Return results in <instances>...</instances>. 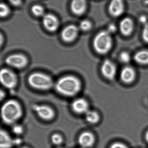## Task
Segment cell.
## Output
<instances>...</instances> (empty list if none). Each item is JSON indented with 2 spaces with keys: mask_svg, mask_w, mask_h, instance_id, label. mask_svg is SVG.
<instances>
[{
  "mask_svg": "<svg viewBox=\"0 0 148 148\" xmlns=\"http://www.w3.org/2000/svg\"><path fill=\"white\" fill-rule=\"evenodd\" d=\"M81 88V83L78 78L67 75L60 78L55 84L56 91L66 97H73L77 94Z\"/></svg>",
  "mask_w": 148,
  "mask_h": 148,
  "instance_id": "6da1fadb",
  "label": "cell"
},
{
  "mask_svg": "<svg viewBox=\"0 0 148 148\" xmlns=\"http://www.w3.org/2000/svg\"><path fill=\"white\" fill-rule=\"evenodd\" d=\"M23 115V110L17 100L10 99L4 103L1 109V116L5 123L14 125Z\"/></svg>",
  "mask_w": 148,
  "mask_h": 148,
  "instance_id": "7a4b0ae2",
  "label": "cell"
},
{
  "mask_svg": "<svg viewBox=\"0 0 148 148\" xmlns=\"http://www.w3.org/2000/svg\"><path fill=\"white\" fill-rule=\"evenodd\" d=\"M28 82L32 87L41 90H50L53 86L52 78L47 74L42 73H32L28 77Z\"/></svg>",
  "mask_w": 148,
  "mask_h": 148,
  "instance_id": "3957f363",
  "label": "cell"
},
{
  "mask_svg": "<svg viewBox=\"0 0 148 148\" xmlns=\"http://www.w3.org/2000/svg\"><path fill=\"white\" fill-rule=\"evenodd\" d=\"M112 40L108 31H102L97 34L93 40L95 51L99 54H106L110 50Z\"/></svg>",
  "mask_w": 148,
  "mask_h": 148,
  "instance_id": "277c9868",
  "label": "cell"
},
{
  "mask_svg": "<svg viewBox=\"0 0 148 148\" xmlns=\"http://www.w3.org/2000/svg\"><path fill=\"white\" fill-rule=\"evenodd\" d=\"M1 84L7 89H14L18 84L17 75L12 71L7 68L1 69L0 73Z\"/></svg>",
  "mask_w": 148,
  "mask_h": 148,
  "instance_id": "5b68a950",
  "label": "cell"
},
{
  "mask_svg": "<svg viewBox=\"0 0 148 148\" xmlns=\"http://www.w3.org/2000/svg\"><path fill=\"white\" fill-rule=\"evenodd\" d=\"M5 63L11 67L16 69H22L27 65L28 60L25 55L17 53L8 56L6 59Z\"/></svg>",
  "mask_w": 148,
  "mask_h": 148,
  "instance_id": "8992f818",
  "label": "cell"
},
{
  "mask_svg": "<svg viewBox=\"0 0 148 148\" xmlns=\"http://www.w3.org/2000/svg\"><path fill=\"white\" fill-rule=\"evenodd\" d=\"M33 109L39 117L45 120H51L55 116V112L51 107L44 105H34Z\"/></svg>",
  "mask_w": 148,
  "mask_h": 148,
  "instance_id": "52a82bcc",
  "label": "cell"
},
{
  "mask_svg": "<svg viewBox=\"0 0 148 148\" xmlns=\"http://www.w3.org/2000/svg\"><path fill=\"white\" fill-rule=\"evenodd\" d=\"M42 22L45 28L49 32H55L59 26V21L58 18L51 14H45L43 17Z\"/></svg>",
  "mask_w": 148,
  "mask_h": 148,
  "instance_id": "ba28073f",
  "label": "cell"
},
{
  "mask_svg": "<svg viewBox=\"0 0 148 148\" xmlns=\"http://www.w3.org/2000/svg\"><path fill=\"white\" fill-rule=\"evenodd\" d=\"M78 32V27L74 25H69L63 29L61 32V38L65 42H72L77 38Z\"/></svg>",
  "mask_w": 148,
  "mask_h": 148,
  "instance_id": "9c48e42d",
  "label": "cell"
},
{
  "mask_svg": "<svg viewBox=\"0 0 148 148\" xmlns=\"http://www.w3.org/2000/svg\"><path fill=\"white\" fill-rule=\"evenodd\" d=\"M101 72L105 77L110 80H112L116 76V68L112 61L107 60L103 63L101 67Z\"/></svg>",
  "mask_w": 148,
  "mask_h": 148,
  "instance_id": "30bf717a",
  "label": "cell"
},
{
  "mask_svg": "<svg viewBox=\"0 0 148 148\" xmlns=\"http://www.w3.org/2000/svg\"><path fill=\"white\" fill-rule=\"evenodd\" d=\"M124 11L123 0H111L109 7V11L113 17L120 16Z\"/></svg>",
  "mask_w": 148,
  "mask_h": 148,
  "instance_id": "8fae6325",
  "label": "cell"
},
{
  "mask_svg": "<svg viewBox=\"0 0 148 148\" xmlns=\"http://www.w3.org/2000/svg\"><path fill=\"white\" fill-rule=\"evenodd\" d=\"M72 109L77 114H85L89 110V104L86 99L79 98L75 99L71 104Z\"/></svg>",
  "mask_w": 148,
  "mask_h": 148,
  "instance_id": "7c38bea8",
  "label": "cell"
},
{
  "mask_svg": "<svg viewBox=\"0 0 148 148\" xmlns=\"http://www.w3.org/2000/svg\"><path fill=\"white\" fill-rule=\"evenodd\" d=\"M94 142V135L89 132H84L81 133L79 137V143L83 148H89L92 147Z\"/></svg>",
  "mask_w": 148,
  "mask_h": 148,
  "instance_id": "4fadbf2b",
  "label": "cell"
},
{
  "mask_svg": "<svg viewBox=\"0 0 148 148\" xmlns=\"http://www.w3.org/2000/svg\"><path fill=\"white\" fill-rule=\"evenodd\" d=\"M87 8L86 0H72L71 8L75 14L80 15L84 13Z\"/></svg>",
  "mask_w": 148,
  "mask_h": 148,
  "instance_id": "5bb4252c",
  "label": "cell"
},
{
  "mask_svg": "<svg viewBox=\"0 0 148 148\" xmlns=\"http://www.w3.org/2000/svg\"><path fill=\"white\" fill-rule=\"evenodd\" d=\"M136 77L135 70L130 66L125 67L121 73V78L124 83L130 84L134 81Z\"/></svg>",
  "mask_w": 148,
  "mask_h": 148,
  "instance_id": "9a60e30c",
  "label": "cell"
},
{
  "mask_svg": "<svg viewBox=\"0 0 148 148\" xmlns=\"http://www.w3.org/2000/svg\"><path fill=\"white\" fill-rule=\"evenodd\" d=\"M120 32L123 35L128 36L132 32L133 23L130 18H125L120 22L119 25Z\"/></svg>",
  "mask_w": 148,
  "mask_h": 148,
  "instance_id": "2e32d148",
  "label": "cell"
},
{
  "mask_svg": "<svg viewBox=\"0 0 148 148\" xmlns=\"http://www.w3.org/2000/svg\"><path fill=\"white\" fill-rule=\"evenodd\" d=\"M1 147V148H9L14 144V140L12 139L8 132L4 130H1L0 132Z\"/></svg>",
  "mask_w": 148,
  "mask_h": 148,
  "instance_id": "e0dca14e",
  "label": "cell"
},
{
  "mask_svg": "<svg viewBox=\"0 0 148 148\" xmlns=\"http://www.w3.org/2000/svg\"><path fill=\"white\" fill-rule=\"evenodd\" d=\"M134 59L138 63L142 64H148V51H140L134 56Z\"/></svg>",
  "mask_w": 148,
  "mask_h": 148,
  "instance_id": "ac0fdd59",
  "label": "cell"
},
{
  "mask_svg": "<svg viewBox=\"0 0 148 148\" xmlns=\"http://www.w3.org/2000/svg\"><path fill=\"white\" fill-rule=\"evenodd\" d=\"M85 118L88 123L95 124L97 123L99 120V116L97 112L89 110L85 113Z\"/></svg>",
  "mask_w": 148,
  "mask_h": 148,
  "instance_id": "d6986e66",
  "label": "cell"
},
{
  "mask_svg": "<svg viewBox=\"0 0 148 148\" xmlns=\"http://www.w3.org/2000/svg\"><path fill=\"white\" fill-rule=\"evenodd\" d=\"M33 14L37 17H43L45 15L44 8L40 5H35L32 7Z\"/></svg>",
  "mask_w": 148,
  "mask_h": 148,
  "instance_id": "ffe728a7",
  "label": "cell"
},
{
  "mask_svg": "<svg viewBox=\"0 0 148 148\" xmlns=\"http://www.w3.org/2000/svg\"><path fill=\"white\" fill-rule=\"evenodd\" d=\"M10 9L8 6L4 3H1L0 6V15L2 18L6 17L10 13Z\"/></svg>",
  "mask_w": 148,
  "mask_h": 148,
  "instance_id": "44dd1931",
  "label": "cell"
},
{
  "mask_svg": "<svg viewBox=\"0 0 148 148\" xmlns=\"http://www.w3.org/2000/svg\"><path fill=\"white\" fill-rule=\"evenodd\" d=\"M92 24L90 21L87 20H84L80 22L79 25V28L83 31H88L91 29Z\"/></svg>",
  "mask_w": 148,
  "mask_h": 148,
  "instance_id": "7402d4cb",
  "label": "cell"
},
{
  "mask_svg": "<svg viewBox=\"0 0 148 148\" xmlns=\"http://www.w3.org/2000/svg\"><path fill=\"white\" fill-rule=\"evenodd\" d=\"M51 141L55 145H60L63 142V138L61 135L56 133L52 136Z\"/></svg>",
  "mask_w": 148,
  "mask_h": 148,
  "instance_id": "603a6c76",
  "label": "cell"
},
{
  "mask_svg": "<svg viewBox=\"0 0 148 148\" xmlns=\"http://www.w3.org/2000/svg\"><path fill=\"white\" fill-rule=\"evenodd\" d=\"M12 130L13 132L16 135H21L23 132V128L20 125L14 124L13 125Z\"/></svg>",
  "mask_w": 148,
  "mask_h": 148,
  "instance_id": "cb8c5ba5",
  "label": "cell"
},
{
  "mask_svg": "<svg viewBox=\"0 0 148 148\" xmlns=\"http://www.w3.org/2000/svg\"><path fill=\"white\" fill-rule=\"evenodd\" d=\"M120 59L123 63H128L130 60V56L127 52H123L120 54Z\"/></svg>",
  "mask_w": 148,
  "mask_h": 148,
  "instance_id": "d4e9b609",
  "label": "cell"
},
{
  "mask_svg": "<svg viewBox=\"0 0 148 148\" xmlns=\"http://www.w3.org/2000/svg\"><path fill=\"white\" fill-rule=\"evenodd\" d=\"M143 38L145 42L148 43V24L144 25L143 31Z\"/></svg>",
  "mask_w": 148,
  "mask_h": 148,
  "instance_id": "484cf974",
  "label": "cell"
},
{
  "mask_svg": "<svg viewBox=\"0 0 148 148\" xmlns=\"http://www.w3.org/2000/svg\"><path fill=\"white\" fill-rule=\"evenodd\" d=\"M110 148H128L124 144L120 143H116L113 144Z\"/></svg>",
  "mask_w": 148,
  "mask_h": 148,
  "instance_id": "4316f807",
  "label": "cell"
},
{
  "mask_svg": "<svg viewBox=\"0 0 148 148\" xmlns=\"http://www.w3.org/2000/svg\"><path fill=\"white\" fill-rule=\"evenodd\" d=\"M10 3L13 5L18 6L20 5L22 2V0H8Z\"/></svg>",
  "mask_w": 148,
  "mask_h": 148,
  "instance_id": "83f0119b",
  "label": "cell"
},
{
  "mask_svg": "<svg viewBox=\"0 0 148 148\" xmlns=\"http://www.w3.org/2000/svg\"><path fill=\"white\" fill-rule=\"evenodd\" d=\"M116 26L114 25V24H111L109 25V27H108V32L110 33H112L115 32L116 31Z\"/></svg>",
  "mask_w": 148,
  "mask_h": 148,
  "instance_id": "f1b7e54d",
  "label": "cell"
},
{
  "mask_svg": "<svg viewBox=\"0 0 148 148\" xmlns=\"http://www.w3.org/2000/svg\"><path fill=\"white\" fill-rule=\"evenodd\" d=\"M140 21L145 25L146 24V18L145 16H142L140 18Z\"/></svg>",
  "mask_w": 148,
  "mask_h": 148,
  "instance_id": "f546056e",
  "label": "cell"
},
{
  "mask_svg": "<svg viewBox=\"0 0 148 148\" xmlns=\"http://www.w3.org/2000/svg\"><path fill=\"white\" fill-rule=\"evenodd\" d=\"M5 92L2 90H1V96H0V97H1V100H2V99L5 98Z\"/></svg>",
  "mask_w": 148,
  "mask_h": 148,
  "instance_id": "4dcf8cb0",
  "label": "cell"
},
{
  "mask_svg": "<svg viewBox=\"0 0 148 148\" xmlns=\"http://www.w3.org/2000/svg\"><path fill=\"white\" fill-rule=\"evenodd\" d=\"M145 138H146L147 142H148V131L146 132V134H145Z\"/></svg>",
  "mask_w": 148,
  "mask_h": 148,
  "instance_id": "1f68e13d",
  "label": "cell"
},
{
  "mask_svg": "<svg viewBox=\"0 0 148 148\" xmlns=\"http://www.w3.org/2000/svg\"><path fill=\"white\" fill-rule=\"evenodd\" d=\"M27 148V147H22V148Z\"/></svg>",
  "mask_w": 148,
  "mask_h": 148,
  "instance_id": "d6a6232c",
  "label": "cell"
},
{
  "mask_svg": "<svg viewBox=\"0 0 148 148\" xmlns=\"http://www.w3.org/2000/svg\"></svg>",
  "mask_w": 148,
  "mask_h": 148,
  "instance_id": "836d02e7",
  "label": "cell"
}]
</instances>
